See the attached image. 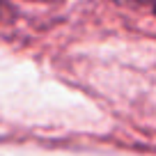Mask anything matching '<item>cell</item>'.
Segmentation results:
<instances>
[{"mask_svg": "<svg viewBox=\"0 0 156 156\" xmlns=\"http://www.w3.org/2000/svg\"><path fill=\"white\" fill-rule=\"evenodd\" d=\"M154 9H156V7H154Z\"/></svg>", "mask_w": 156, "mask_h": 156, "instance_id": "1", "label": "cell"}]
</instances>
